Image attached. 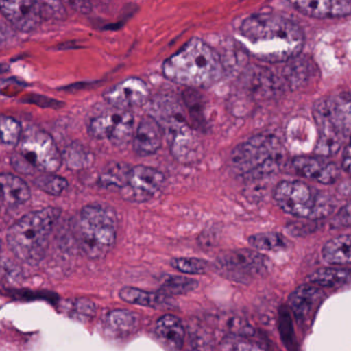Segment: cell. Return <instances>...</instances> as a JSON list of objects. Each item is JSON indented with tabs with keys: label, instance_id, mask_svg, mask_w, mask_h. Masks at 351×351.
Masks as SVG:
<instances>
[{
	"label": "cell",
	"instance_id": "cell-1",
	"mask_svg": "<svg viewBox=\"0 0 351 351\" xmlns=\"http://www.w3.org/2000/svg\"><path fill=\"white\" fill-rule=\"evenodd\" d=\"M239 34L252 56L269 63L297 58L305 44L298 24L276 14H254L245 18L240 25Z\"/></svg>",
	"mask_w": 351,
	"mask_h": 351
},
{
	"label": "cell",
	"instance_id": "cell-2",
	"mask_svg": "<svg viewBox=\"0 0 351 351\" xmlns=\"http://www.w3.org/2000/svg\"><path fill=\"white\" fill-rule=\"evenodd\" d=\"M162 71L166 79L178 85L206 88L221 79L223 65L217 51L195 38L170 56Z\"/></svg>",
	"mask_w": 351,
	"mask_h": 351
},
{
	"label": "cell",
	"instance_id": "cell-3",
	"mask_svg": "<svg viewBox=\"0 0 351 351\" xmlns=\"http://www.w3.org/2000/svg\"><path fill=\"white\" fill-rule=\"evenodd\" d=\"M60 215V209L46 207L24 215L8 231L10 250L26 264L40 263L46 254L51 233Z\"/></svg>",
	"mask_w": 351,
	"mask_h": 351
},
{
	"label": "cell",
	"instance_id": "cell-4",
	"mask_svg": "<svg viewBox=\"0 0 351 351\" xmlns=\"http://www.w3.org/2000/svg\"><path fill=\"white\" fill-rule=\"evenodd\" d=\"M313 118L318 137L315 153L334 155L346 141H351V93L338 92L314 104Z\"/></svg>",
	"mask_w": 351,
	"mask_h": 351
},
{
	"label": "cell",
	"instance_id": "cell-5",
	"mask_svg": "<svg viewBox=\"0 0 351 351\" xmlns=\"http://www.w3.org/2000/svg\"><path fill=\"white\" fill-rule=\"evenodd\" d=\"M285 156V147L277 137L256 135L233 149L230 156V167L243 180H262L280 170Z\"/></svg>",
	"mask_w": 351,
	"mask_h": 351
},
{
	"label": "cell",
	"instance_id": "cell-6",
	"mask_svg": "<svg viewBox=\"0 0 351 351\" xmlns=\"http://www.w3.org/2000/svg\"><path fill=\"white\" fill-rule=\"evenodd\" d=\"M82 252L92 260L106 258L116 243V213L102 204L83 207L71 223Z\"/></svg>",
	"mask_w": 351,
	"mask_h": 351
},
{
	"label": "cell",
	"instance_id": "cell-7",
	"mask_svg": "<svg viewBox=\"0 0 351 351\" xmlns=\"http://www.w3.org/2000/svg\"><path fill=\"white\" fill-rule=\"evenodd\" d=\"M11 162L16 171L22 174L55 173L63 163L62 154L53 137L38 127H29L23 132Z\"/></svg>",
	"mask_w": 351,
	"mask_h": 351
},
{
	"label": "cell",
	"instance_id": "cell-8",
	"mask_svg": "<svg viewBox=\"0 0 351 351\" xmlns=\"http://www.w3.org/2000/svg\"><path fill=\"white\" fill-rule=\"evenodd\" d=\"M274 199L285 213L302 219H322L335 208L330 197L298 180H283L277 184Z\"/></svg>",
	"mask_w": 351,
	"mask_h": 351
},
{
	"label": "cell",
	"instance_id": "cell-9",
	"mask_svg": "<svg viewBox=\"0 0 351 351\" xmlns=\"http://www.w3.org/2000/svg\"><path fill=\"white\" fill-rule=\"evenodd\" d=\"M159 123L167 128L170 153L176 161L184 165L200 161L203 155L202 145L182 114L174 112L162 119Z\"/></svg>",
	"mask_w": 351,
	"mask_h": 351
},
{
	"label": "cell",
	"instance_id": "cell-10",
	"mask_svg": "<svg viewBox=\"0 0 351 351\" xmlns=\"http://www.w3.org/2000/svg\"><path fill=\"white\" fill-rule=\"evenodd\" d=\"M269 258L264 254L250 250L226 252L217 258V268L223 276L237 282L247 283L270 271Z\"/></svg>",
	"mask_w": 351,
	"mask_h": 351
},
{
	"label": "cell",
	"instance_id": "cell-11",
	"mask_svg": "<svg viewBox=\"0 0 351 351\" xmlns=\"http://www.w3.org/2000/svg\"><path fill=\"white\" fill-rule=\"evenodd\" d=\"M134 116L130 110L112 108L90 121L88 132L93 138L106 139L112 145L122 147L133 138Z\"/></svg>",
	"mask_w": 351,
	"mask_h": 351
},
{
	"label": "cell",
	"instance_id": "cell-12",
	"mask_svg": "<svg viewBox=\"0 0 351 351\" xmlns=\"http://www.w3.org/2000/svg\"><path fill=\"white\" fill-rule=\"evenodd\" d=\"M165 184V176L159 170L147 166H132L121 196L132 203H143L159 194Z\"/></svg>",
	"mask_w": 351,
	"mask_h": 351
},
{
	"label": "cell",
	"instance_id": "cell-13",
	"mask_svg": "<svg viewBox=\"0 0 351 351\" xmlns=\"http://www.w3.org/2000/svg\"><path fill=\"white\" fill-rule=\"evenodd\" d=\"M0 8L8 21L22 32H32L46 19L40 1H1Z\"/></svg>",
	"mask_w": 351,
	"mask_h": 351
},
{
	"label": "cell",
	"instance_id": "cell-14",
	"mask_svg": "<svg viewBox=\"0 0 351 351\" xmlns=\"http://www.w3.org/2000/svg\"><path fill=\"white\" fill-rule=\"evenodd\" d=\"M104 97L112 108L129 110L143 106L149 100V90L143 80L130 77L110 88Z\"/></svg>",
	"mask_w": 351,
	"mask_h": 351
},
{
	"label": "cell",
	"instance_id": "cell-15",
	"mask_svg": "<svg viewBox=\"0 0 351 351\" xmlns=\"http://www.w3.org/2000/svg\"><path fill=\"white\" fill-rule=\"evenodd\" d=\"M163 136L161 124L152 116L143 117L133 136V149L139 157H149L159 151Z\"/></svg>",
	"mask_w": 351,
	"mask_h": 351
},
{
	"label": "cell",
	"instance_id": "cell-16",
	"mask_svg": "<svg viewBox=\"0 0 351 351\" xmlns=\"http://www.w3.org/2000/svg\"><path fill=\"white\" fill-rule=\"evenodd\" d=\"M293 168L298 174L322 184H332L339 178V169L324 157H297L293 160Z\"/></svg>",
	"mask_w": 351,
	"mask_h": 351
},
{
	"label": "cell",
	"instance_id": "cell-17",
	"mask_svg": "<svg viewBox=\"0 0 351 351\" xmlns=\"http://www.w3.org/2000/svg\"><path fill=\"white\" fill-rule=\"evenodd\" d=\"M291 5L300 13L318 19L351 15V1L348 0H301Z\"/></svg>",
	"mask_w": 351,
	"mask_h": 351
},
{
	"label": "cell",
	"instance_id": "cell-18",
	"mask_svg": "<svg viewBox=\"0 0 351 351\" xmlns=\"http://www.w3.org/2000/svg\"><path fill=\"white\" fill-rule=\"evenodd\" d=\"M324 298V291L317 285H304L298 287L289 298V305L295 319L305 322Z\"/></svg>",
	"mask_w": 351,
	"mask_h": 351
},
{
	"label": "cell",
	"instance_id": "cell-19",
	"mask_svg": "<svg viewBox=\"0 0 351 351\" xmlns=\"http://www.w3.org/2000/svg\"><path fill=\"white\" fill-rule=\"evenodd\" d=\"M243 88L254 99H267L280 91V82L265 69H250L244 75Z\"/></svg>",
	"mask_w": 351,
	"mask_h": 351
},
{
	"label": "cell",
	"instance_id": "cell-20",
	"mask_svg": "<svg viewBox=\"0 0 351 351\" xmlns=\"http://www.w3.org/2000/svg\"><path fill=\"white\" fill-rule=\"evenodd\" d=\"M155 332L160 342L170 351H178L184 345V332L182 322L176 316H162L156 324Z\"/></svg>",
	"mask_w": 351,
	"mask_h": 351
},
{
	"label": "cell",
	"instance_id": "cell-21",
	"mask_svg": "<svg viewBox=\"0 0 351 351\" xmlns=\"http://www.w3.org/2000/svg\"><path fill=\"white\" fill-rule=\"evenodd\" d=\"M0 182L3 186V204L8 208L21 206L29 200L32 192L22 178L11 173H3Z\"/></svg>",
	"mask_w": 351,
	"mask_h": 351
},
{
	"label": "cell",
	"instance_id": "cell-22",
	"mask_svg": "<svg viewBox=\"0 0 351 351\" xmlns=\"http://www.w3.org/2000/svg\"><path fill=\"white\" fill-rule=\"evenodd\" d=\"M322 258L328 264H351V235H341L328 240L322 247Z\"/></svg>",
	"mask_w": 351,
	"mask_h": 351
},
{
	"label": "cell",
	"instance_id": "cell-23",
	"mask_svg": "<svg viewBox=\"0 0 351 351\" xmlns=\"http://www.w3.org/2000/svg\"><path fill=\"white\" fill-rule=\"evenodd\" d=\"M308 281L311 285L326 287L351 285V269L340 267L318 269L308 276Z\"/></svg>",
	"mask_w": 351,
	"mask_h": 351
},
{
	"label": "cell",
	"instance_id": "cell-24",
	"mask_svg": "<svg viewBox=\"0 0 351 351\" xmlns=\"http://www.w3.org/2000/svg\"><path fill=\"white\" fill-rule=\"evenodd\" d=\"M132 166L125 163L108 164L98 178V184L101 188L118 189L119 191L124 188L128 180Z\"/></svg>",
	"mask_w": 351,
	"mask_h": 351
},
{
	"label": "cell",
	"instance_id": "cell-25",
	"mask_svg": "<svg viewBox=\"0 0 351 351\" xmlns=\"http://www.w3.org/2000/svg\"><path fill=\"white\" fill-rule=\"evenodd\" d=\"M62 154V161L71 170H82L91 167L94 162V156L85 145L81 143H75L65 147Z\"/></svg>",
	"mask_w": 351,
	"mask_h": 351
},
{
	"label": "cell",
	"instance_id": "cell-26",
	"mask_svg": "<svg viewBox=\"0 0 351 351\" xmlns=\"http://www.w3.org/2000/svg\"><path fill=\"white\" fill-rule=\"evenodd\" d=\"M312 73H313V66L307 59L297 58L289 61L285 71H283L285 81L289 84L291 89L300 88L306 81L310 79Z\"/></svg>",
	"mask_w": 351,
	"mask_h": 351
},
{
	"label": "cell",
	"instance_id": "cell-27",
	"mask_svg": "<svg viewBox=\"0 0 351 351\" xmlns=\"http://www.w3.org/2000/svg\"><path fill=\"white\" fill-rule=\"evenodd\" d=\"M106 326L118 335H129L138 326V316L127 310H114L106 316Z\"/></svg>",
	"mask_w": 351,
	"mask_h": 351
},
{
	"label": "cell",
	"instance_id": "cell-28",
	"mask_svg": "<svg viewBox=\"0 0 351 351\" xmlns=\"http://www.w3.org/2000/svg\"><path fill=\"white\" fill-rule=\"evenodd\" d=\"M248 242L252 247L260 252H278L285 250L289 245L287 238L276 232L256 234L250 236Z\"/></svg>",
	"mask_w": 351,
	"mask_h": 351
},
{
	"label": "cell",
	"instance_id": "cell-29",
	"mask_svg": "<svg viewBox=\"0 0 351 351\" xmlns=\"http://www.w3.org/2000/svg\"><path fill=\"white\" fill-rule=\"evenodd\" d=\"M120 298L127 303L153 308L160 307L165 301L163 295L147 293V291L134 289V287H124L121 289Z\"/></svg>",
	"mask_w": 351,
	"mask_h": 351
},
{
	"label": "cell",
	"instance_id": "cell-30",
	"mask_svg": "<svg viewBox=\"0 0 351 351\" xmlns=\"http://www.w3.org/2000/svg\"><path fill=\"white\" fill-rule=\"evenodd\" d=\"M34 184L36 188L52 196H60L69 188V182L55 173L40 174L34 180Z\"/></svg>",
	"mask_w": 351,
	"mask_h": 351
},
{
	"label": "cell",
	"instance_id": "cell-31",
	"mask_svg": "<svg viewBox=\"0 0 351 351\" xmlns=\"http://www.w3.org/2000/svg\"><path fill=\"white\" fill-rule=\"evenodd\" d=\"M221 351H267L261 343L241 335L228 337L221 344Z\"/></svg>",
	"mask_w": 351,
	"mask_h": 351
},
{
	"label": "cell",
	"instance_id": "cell-32",
	"mask_svg": "<svg viewBox=\"0 0 351 351\" xmlns=\"http://www.w3.org/2000/svg\"><path fill=\"white\" fill-rule=\"evenodd\" d=\"M1 141L7 145L17 147L18 143L21 141L22 127L18 121L11 117H1Z\"/></svg>",
	"mask_w": 351,
	"mask_h": 351
},
{
	"label": "cell",
	"instance_id": "cell-33",
	"mask_svg": "<svg viewBox=\"0 0 351 351\" xmlns=\"http://www.w3.org/2000/svg\"><path fill=\"white\" fill-rule=\"evenodd\" d=\"M172 267L186 274H204L208 270L205 261L195 258H178L172 260Z\"/></svg>",
	"mask_w": 351,
	"mask_h": 351
},
{
	"label": "cell",
	"instance_id": "cell-34",
	"mask_svg": "<svg viewBox=\"0 0 351 351\" xmlns=\"http://www.w3.org/2000/svg\"><path fill=\"white\" fill-rule=\"evenodd\" d=\"M196 280L186 277L173 276L169 277L167 280L164 282L162 287V291L164 293H172V295H180V293H186L196 289Z\"/></svg>",
	"mask_w": 351,
	"mask_h": 351
},
{
	"label": "cell",
	"instance_id": "cell-35",
	"mask_svg": "<svg viewBox=\"0 0 351 351\" xmlns=\"http://www.w3.org/2000/svg\"><path fill=\"white\" fill-rule=\"evenodd\" d=\"M44 7L45 18L46 19H61L66 15L64 7L62 3H56V1H44L43 3Z\"/></svg>",
	"mask_w": 351,
	"mask_h": 351
},
{
	"label": "cell",
	"instance_id": "cell-36",
	"mask_svg": "<svg viewBox=\"0 0 351 351\" xmlns=\"http://www.w3.org/2000/svg\"><path fill=\"white\" fill-rule=\"evenodd\" d=\"M336 227H348L351 226V200L337 213L334 219Z\"/></svg>",
	"mask_w": 351,
	"mask_h": 351
},
{
	"label": "cell",
	"instance_id": "cell-37",
	"mask_svg": "<svg viewBox=\"0 0 351 351\" xmlns=\"http://www.w3.org/2000/svg\"><path fill=\"white\" fill-rule=\"evenodd\" d=\"M342 167L347 173L351 176V141L347 145L344 154H343Z\"/></svg>",
	"mask_w": 351,
	"mask_h": 351
},
{
	"label": "cell",
	"instance_id": "cell-38",
	"mask_svg": "<svg viewBox=\"0 0 351 351\" xmlns=\"http://www.w3.org/2000/svg\"><path fill=\"white\" fill-rule=\"evenodd\" d=\"M69 5L73 7V10L81 14H88L92 11L91 3L88 1H71Z\"/></svg>",
	"mask_w": 351,
	"mask_h": 351
},
{
	"label": "cell",
	"instance_id": "cell-39",
	"mask_svg": "<svg viewBox=\"0 0 351 351\" xmlns=\"http://www.w3.org/2000/svg\"><path fill=\"white\" fill-rule=\"evenodd\" d=\"M193 351H213L211 345L204 339L197 338L192 342Z\"/></svg>",
	"mask_w": 351,
	"mask_h": 351
}]
</instances>
